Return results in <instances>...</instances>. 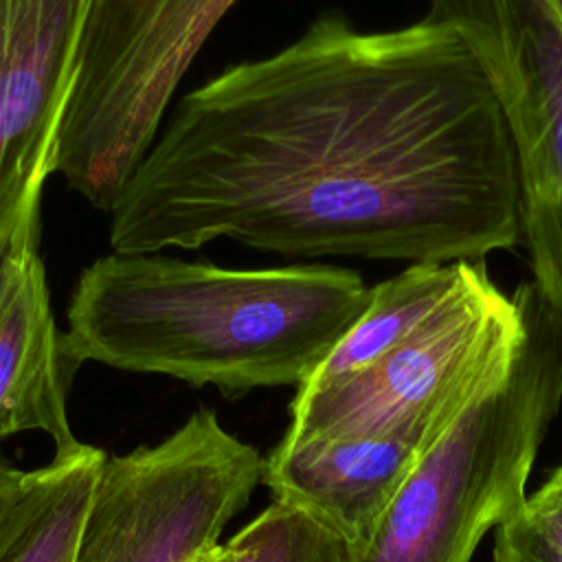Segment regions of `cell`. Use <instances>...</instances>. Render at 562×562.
Masks as SVG:
<instances>
[{"label":"cell","mask_w":562,"mask_h":562,"mask_svg":"<svg viewBox=\"0 0 562 562\" xmlns=\"http://www.w3.org/2000/svg\"><path fill=\"white\" fill-rule=\"evenodd\" d=\"M116 252L479 261L520 237L514 145L468 40L426 15L290 44L189 90L110 206Z\"/></svg>","instance_id":"6da1fadb"},{"label":"cell","mask_w":562,"mask_h":562,"mask_svg":"<svg viewBox=\"0 0 562 562\" xmlns=\"http://www.w3.org/2000/svg\"><path fill=\"white\" fill-rule=\"evenodd\" d=\"M349 268H224L167 252H108L72 288L64 351L226 397L301 386L367 307Z\"/></svg>","instance_id":"7a4b0ae2"},{"label":"cell","mask_w":562,"mask_h":562,"mask_svg":"<svg viewBox=\"0 0 562 562\" xmlns=\"http://www.w3.org/2000/svg\"><path fill=\"white\" fill-rule=\"evenodd\" d=\"M522 338L507 375L419 457L351 562H470L527 503V479L562 406V316L529 279L514 290Z\"/></svg>","instance_id":"3957f363"},{"label":"cell","mask_w":562,"mask_h":562,"mask_svg":"<svg viewBox=\"0 0 562 562\" xmlns=\"http://www.w3.org/2000/svg\"><path fill=\"white\" fill-rule=\"evenodd\" d=\"M520 338L518 299L483 259L465 261L454 292L411 338L351 375L299 389L283 437H402L424 452L507 375Z\"/></svg>","instance_id":"277c9868"},{"label":"cell","mask_w":562,"mask_h":562,"mask_svg":"<svg viewBox=\"0 0 562 562\" xmlns=\"http://www.w3.org/2000/svg\"><path fill=\"white\" fill-rule=\"evenodd\" d=\"M233 2L94 0L55 151V173L88 204L110 211Z\"/></svg>","instance_id":"5b68a950"},{"label":"cell","mask_w":562,"mask_h":562,"mask_svg":"<svg viewBox=\"0 0 562 562\" xmlns=\"http://www.w3.org/2000/svg\"><path fill=\"white\" fill-rule=\"evenodd\" d=\"M263 457L198 408L97 476L75 562H200L261 483Z\"/></svg>","instance_id":"8992f818"},{"label":"cell","mask_w":562,"mask_h":562,"mask_svg":"<svg viewBox=\"0 0 562 562\" xmlns=\"http://www.w3.org/2000/svg\"><path fill=\"white\" fill-rule=\"evenodd\" d=\"M483 61L507 119L531 281L562 316V24L549 0H430Z\"/></svg>","instance_id":"52a82bcc"},{"label":"cell","mask_w":562,"mask_h":562,"mask_svg":"<svg viewBox=\"0 0 562 562\" xmlns=\"http://www.w3.org/2000/svg\"><path fill=\"white\" fill-rule=\"evenodd\" d=\"M94 0H0V255L40 231L42 193Z\"/></svg>","instance_id":"ba28073f"},{"label":"cell","mask_w":562,"mask_h":562,"mask_svg":"<svg viewBox=\"0 0 562 562\" xmlns=\"http://www.w3.org/2000/svg\"><path fill=\"white\" fill-rule=\"evenodd\" d=\"M40 231H24L0 255V441L37 430L57 452L81 441L68 419V384L75 367L57 329Z\"/></svg>","instance_id":"9c48e42d"},{"label":"cell","mask_w":562,"mask_h":562,"mask_svg":"<svg viewBox=\"0 0 562 562\" xmlns=\"http://www.w3.org/2000/svg\"><path fill=\"white\" fill-rule=\"evenodd\" d=\"M424 452L402 437L288 439L263 459L261 483L338 533L351 551L378 529Z\"/></svg>","instance_id":"30bf717a"},{"label":"cell","mask_w":562,"mask_h":562,"mask_svg":"<svg viewBox=\"0 0 562 562\" xmlns=\"http://www.w3.org/2000/svg\"><path fill=\"white\" fill-rule=\"evenodd\" d=\"M105 452L79 443L24 472L0 512V562H75L81 522Z\"/></svg>","instance_id":"8fae6325"},{"label":"cell","mask_w":562,"mask_h":562,"mask_svg":"<svg viewBox=\"0 0 562 562\" xmlns=\"http://www.w3.org/2000/svg\"><path fill=\"white\" fill-rule=\"evenodd\" d=\"M463 266L465 261H417L373 285L358 321L299 389L351 375L402 345L448 301L463 277Z\"/></svg>","instance_id":"7c38bea8"},{"label":"cell","mask_w":562,"mask_h":562,"mask_svg":"<svg viewBox=\"0 0 562 562\" xmlns=\"http://www.w3.org/2000/svg\"><path fill=\"white\" fill-rule=\"evenodd\" d=\"M226 549L233 562H351L349 544L307 512L272 501Z\"/></svg>","instance_id":"4fadbf2b"},{"label":"cell","mask_w":562,"mask_h":562,"mask_svg":"<svg viewBox=\"0 0 562 562\" xmlns=\"http://www.w3.org/2000/svg\"><path fill=\"white\" fill-rule=\"evenodd\" d=\"M494 562H562V538L540 525L522 505L496 527Z\"/></svg>","instance_id":"5bb4252c"},{"label":"cell","mask_w":562,"mask_h":562,"mask_svg":"<svg viewBox=\"0 0 562 562\" xmlns=\"http://www.w3.org/2000/svg\"><path fill=\"white\" fill-rule=\"evenodd\" d=\"M525 509L549 531L562 538V465L555 468L544 485L527 496Z\"/></svg>","instance_id":"9a60e30c"},{"label":"cell","mask_w":562,"mask_h":562,"mask_svg":"<svg viewBox=\"0 0 562 562\" xmlns=\"http://www.w3.org/2000/svg\"><path fill=\"white\" fill-rule=\"evenodd\" d=\"M24 479V472L22 470H15L11 465H4L0 463V512L2 507L9 503V498L13 496V492L18 490V485L22 483Z\"/></svg>","instance_id":"2e32d148"},{"label":"cell","mask_w":562,"mask_h":562,"mask_svg":"<svg viewBox=\"0 0 562 562\" xmlns=\"http://www.w3.org/2000/svg\"><path fill=\"white\" fill-rule=\"evenodd\" d=\"M200 562H233V558H231L226 544H220V547H215L211 553H206Z\"/></svg>","instance_id":"e0dca14e"},{"label":"cell","mask_w":562,"mask_h":562,"mask_svg":"<svg viewBox=\"0 0 562 562\" xmlns=\"http://www.w3.org/2000/svg\"><path fill=\"white\" fill-rule=\"evenodd\" d=\"M549 4H551L553 13L558 15V20H560V24H562V0H549Z\"/></svg>","instance_id":"ac0fdd59"}]
</instances>
